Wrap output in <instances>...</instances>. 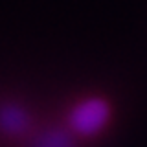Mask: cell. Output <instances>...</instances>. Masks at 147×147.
<instances>
[{
	"mask_svg": "<svg viewBox=\"0 0 147 147\" xmlns=\"http://www.w3.org/2000/svg\"><path fill=\"white\" fill-rule=\"evenodd\" d=\"M112 118V107L105 98L90 96L76 105L68 112V125L76 136L92 138L107 129Z\"/></svg>",
	"mask_w": 147,
	"mask_h": 147,
	"instance_id": "cell-1",
	"label": "cell"
},
{
	"mask_svg": "<svg viewBox=\"0 0 147 147\" xmlns=\"http://www.w3.org/2000/svg\"><path fill=\"white\" fill-rule=\"evenodd\" d=\"M2 123L9 131H18L26 123V118H22V114L17 109H6L2 114Z\"/></svg>",
	"mask_w": 147,
	"mask_h": 147,
	"instance_id": "cell-2",
	"label": "cell"
},
{
	"mask_svg": "<svg viewBox=\"0 0 147 147\" xmlns=\"http://www.w3.org/2000/svg\"><path fill=\"white\" fill-rule=\"evenodd\" d=\"M39 147H70V140L64 134H50L42 138Z\"/></svg>",
	"mask_w": 147,
	"mask_h": 147,
	"instance_id": "cell-3",
	"label": "cell"
}]
</instances>
